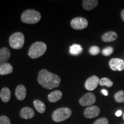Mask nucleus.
Instances as JSON below:
<instances>
[{
	"label": "nucleus",
	"mask_w": 124,
	"mask_h": 124,
	"mask_svg": "<svg viewBox=\"0 0 124 124\" xmlns=\"http://www.w3.org/2000/svg\"><path fill=\"white\" fill-rule=\"evenodd\" d=\"M38 81L41 86L48 90L57 88L59 86L61 79L58 75L43 69L39 72Z\"/></svg>",
	"instance_id": "nucleus-1"
},
{
	"label": "nucleus",
	"mask_w": 124,
	"mask_h": 124,
	"mask_svg": "<svg viewBox=\"0 0 124 124\" xmlns=\"http://www.w3.org/2000/svg\"><path fill=\"white\" fill-rule=\"evenodd\" d=\"M40 19H41L40 13L33 9H28L25 10L21 16V21L25 24H36L38 23Z\"/></svg>",
	"instance_id": "nucleus-2"
},
{
	"label": "nucleus",
	"mask_w": 124,
	"mask_h": 124,
	"mask_svg": "<svg viewBox=\"0 0 124 124\" xmlns=\"http://www.w3.org/2000/svg\"><path fill=\"white\" fill-rule=\"evenodd\" d=\"M46 46L44 43L38 42L34 43L29 48L28 55L32 59H38L43 55L46 52Z\"/></svg>",
	"instance_id": "nucleus-3"
},
{
	"label": "nucleus",
	"mask_w": 124,
	"mask_h": 124,
	"mask_svg": "<svg viewBox=\"0 0 124 124\" xmlns=\"http://www.w3.org/2000/svg\"><path fill=\"white\" fill-rule=\"evenodd\" d=\"M71 109L67 108H61L55 110L52 113V118L55 122H60L66 120L71 115Z\"/></svg>",
	"instance_id": "nucleus-4"
},
{
	"label": "nucleus",
	"mask_w": 124,
	"mask_h": 124,
	"mask_svg": "<svg viewBox=\"0 0 124 124\" xmlns=\"http://www.w3.org/2000/svg\"><path fill=\"white\" fill-rule=\"evenodd\" d=\"M9 44L12 48L19 49L23 48L25 42L24 35L21 32H16L9 38Z\"/></svg>",
	"instance_id": "nucleus-5"
},
{
	"label": "nucleus",
	"mask_w": 124,
	"mask_h": 124,
	"mask_svg": "<svg viewBox=\"0 0 124 124\" xmlns=\"http://www.w3.org/2000/svg\"><path fill=\"white\" fill-rule=\"evenodd\" d=\"M88 26V21L83 17H76L71 21V27L75 30H82Z\"/></svg>",
	"instance_id": "nucleus-6"
},
{
	"label": "nucleus",
	"mask_w": 124,
	"mask_h": 124,
	"mask_svg": "<svg viewBox=\"0 0 124 124\" xmlns=\"http://www.w3.org/2000/svg\"><path fill=\"white\" fill-rule=\"evenodd\" d=\"M96 97L93 93H88L80 98L79 102L82 106H89L95 103Z\"/></svg>",
	"instance_id": "nucleus-7"
},
{
	"label": "nucleus",
	"mask_w": 124,
	"mask_h": 124,
	"mask_svg": "<svg viewBox=\"0 0 124 124\" xmlns=\"http://www.w3.org/2000/svg\"><path fill=\"white\" fill-rule=\"evenodd\" d=\"M100 79L97 76L93 75L89 78L85 82V88L89 91H93L97 87L98 85L100 84Z\"/></svg>",
	"instance_id": "nucleus-8"
},
{
	"label": "nucleus",
	"mask_w": 124,
	"mask_h": 124,
	"mask_svg": "<svg viewBox=\"0 0 124 124\" xmlns=\"http://www.w3.org/2000/svg\"><path fill=\"white\" fill-rule=\"evenodd\" d=\"M109 66L113 71H121L124 69V61L119 58H113L109 61Z\"/></svg>",
	"instance_id": "nucleus-9"
},
{
	"label": "nucleus",
	"mask_w": 124,
	"mask_h": 124,
	"mask_svg": "<svg viewBox=\"0 0 124 124\" xmlns=\"http://www.w3.org/2000/svg\"><path fill=\"white\" fill-rule=\"evenodd\" d=\"M100 113V109L97 106H91L85 110L84 116L87 118H93L97 117Z\"/></svg>",
	"instance_id": "nucleus-10"
},
{
	"label": "nucleus",
	"mask_w": 124,
	"mask_h": 124,
	"mask_svg": "<svg viewBox=\"0 0 124 124\" xmlns=\"http://www.w3.org/2000/svg\"><path fill=\"white\" fill-rule=\"evenodd\" d=\"M16 97L19 101H23L27 95V90L23 85H20L17 87L15 91Z\"/></svg>",
	"instance_id": "nucleus-11"
},
{
	"label": "nucleus",
	"mask_w": 124,
	"mask_h": 124,
	"mask_svg": "<svg viewBox=\"0 0 124 124\" xmlns=\"http://www.w3.org/2000/svg\"><path fill=\"white\" fill-rule=\"evenodd\" d=\"M20 116L23 118L28 120V119L32 118L35 116V112L33 110L29 107H25L23 108L20 111Z\"/></svg>",
	"instance_id": "nucleus-12"
},
{
	"label": "nucleus",
	"mask_w": 124,
	"mask_h": 124,
	"mask_svg": "<svg viewBox=\"0 0 124 124\" xmlns=\"http://www.w3.org/2000/svg\"><path fill=\"white\" fill-rule=\"evenodd\" d=\"M10 56V51L7 47L0 49V64L6 63Z\"/></svg>",
	"instance_id": "nucleus-13"
},
{
	"label": "nucleus",
	"mask_w": 124,
	"mask_h": 124,
	"mask_svg": "<svg viewBox=\"0 0 124 124\" xmlns=\"http://www.w3.org/2000/svg\"><path fill=\"white\" fill-rule=\"evenodd\" d=\"M13 67L8 63H5L0 64V75H5L13 72Z\"/></svg>",
	"instance_id": "nucleus-14"
},
{
	"label": "nucleus",
	"mask_w": 124,
	"mask_h": 124,
	"mask_svg": "<svg viewBox=\"0 0 124 124\" xmlns=\"http://www.w3.org/2000/svg\"><path fill=\"white\" fill-rule=\"evenodd\" d=\"M98 4L97 0H84L82 2V5L84 9L86 10H91L94 9Z\"/></svg>",
	"instance_id": "nucleus-15"
},
{
	"label": "nucleus",
	"mask_w": 124,
	"mask_h": 124,
	"mask_svg": "<svg viewBox=\"0 0 124 124\" xmlns=\"http://www.w3.org/2000/svg\"><path fill=\"white\" fill-rule=\"evenodd\" d=\"M117 38V34L115 32L110 31L105 34H103L102 36V40L104 42H111L114 41Z\"/></svg>",
	"instance_id": "nucleus-16"
},
{
	"label": "nucleus",
	"mask_w": 124,
	"mask_h": 124,
	"mask_svg": "<svg viewBox=\"0 0 124 124\" xmlns=\"http://www.w3.org/2000/svg\"><path fill=\"white\" fill-rule=\"evenodd\" d=\"M62 93L59 90H55L51 93L48 95V100L49 102L54 103L59 101L62 97Z\"/></svg>",
	"instance_id": "nucleus-17"
},
{
	"label": "nucleus",
	"mask_w": 124,
	"mask_h": 124,
	"mask_svg": "<svg viewBox=\"0 0 124 124\" xmlns=\"http://www.w3.org/2000/svg\"><path fill=\"white\" fill-rule=\"evenodd\" d=\"M0 97H1V100L4 102H8L10 100L11 97V93L10 90L8 87H4L1 90L0 93Z\"/></svg>",
	"instance_id": "nucleus-18"
},
{
	"label": "nucleus",
	"mask_w": 124,
	"mask_h": 124,
	"mask_svg": "<svg viewBox=\"0 0 124 124\" xmlns=\"http://www.w3.org/2000/svg\"><path fill=\"white\" fill-rule=\"evenodd\" d=\"M33 105L36 110L38 111L39 113H44L46 111V106L45 104L42 101L39 100H35L33 101Z\"/></svg>",
	"instance_id": "nucleus-19"
},
{
	"label": "nucleus",
	"mask_w": 124,
	"mask_h": 124,
	"mask_svg": "<svg viewBox=\"0 0 124 124\" xmlns=\"http://www.w3.org/2000/svg\"><path fill=\"white\" fill-rule=\"evenodd\" d=\"M83 48L80 45L74 44L70 48V52L73 55H78L82 52Z\"/></svg>",
	"instance_id": "nucleus-20"
},
{
	"label": "nucleus",
	"mask_w": 124,
	"mask_h": 124,
	"mask_svg": "<svg viewBox=\"0 0 124 124\" xmlns=\"http://www.w3.org/2000/svg\"><path fill=\"white\" fill-rule=\"evenodd\" d=\"M114 100L118 103H124V91L120 90L114 94Z\"/></svg>",
	"instance_id": "nucleus-21"
},
{
	"label": "nucleus",
	"mask_w": 124,
	"mask_h": 124,
	"mask_svg": "<svg viewBox=\"0 0 124 124\" xmlns=\"http://www.w3.org/2000/svg\"><path fill=\"white\" fill-rule=\"evenodd\" d=\"M100 85L101 86H105L108 87H110L113 86V82L107 78H103L101 79L100 80Z\"/></svg>",
	"instance_id": "nucleus-22"
},
{
	"label": "nucleus",
	"mask_w": 124,
	"mask_h": 124,
	"mask_svg": "<svg viewBox=\"0 0 124 124\" xmlns=\"http://www.w3.org/2000/svg\"><path fill=\"white\" fill-rule=\"evenodd\" d=\"M113 51H114V49L111 46H108L106 47L102 50V53L104 56H110L113 54Z\"/></svg>",
	"instance_id": "nucleus-23"
},
{
	"label": "nucleus",
	"mask_w": 124,
	"mask_h": 124,
	"mask_svg": "<svg viewBox=\"0 0 124 124\" xmlns=\"http://www.w3.org/2000/svg\"><path fill=\"white\" fill-rule=\"evenodd\" d=\"M100 49L98 46H92L91 47H90L89 50V52L90 54H91V55L95 56V55H97L100 54Z\"/></svg>",
	"instance_id": "nucleus-24"
},
{
	"label": "nucleus",
	"mask_w": 124,
	"mask_h": 124,
	"mask_svg": "<svg viewBox=\"0 0 124 124\" xmlns=\"http://www.w3.org/2000/svg\"><path fill=\"white\" fill-rule=\"evenodd\" d=\"M0 124H10V121L7 116H2L0 117Z\"/></svg>",
	"instance_id": "nucleus-25"
},
{
	"label": "nucleus",
	"mask_w": 124,
	"mask_h": 124,
	"mask_svg": "<svg viewBox=\"0 0 124 124\" xmlns=\"http://www.w3.org/2000/svg\"><path fill=\"white\" fill-rule=\"evenodd\" d=\"M93 124H108V121L106 118H101L96 120Z\"/></svg>",
	"instance_id": "nucleus-26"
},
{
	"label": "nucleus",
	"mask_w": 124,
	"mask_h": 124,
	"mask_svg": "<svg viewBox=\"0 0 124 124\" xmlns=\"http://www.w3.org/2000/svg\"><path fill=\"white\" fill-rule=\"evenodd\" d=\"M122 111L121 110H118L117 112L116 113V116H117V117H120L122 115Z\"/></svg>",
	"instance_id": "nucleus-27"
},
{
	"label": "nucleus",
	"mask_w": 124,
	"mask_h": 124,
	"mask_svg": "<svg viewBox=\"0 0 124 124\" xmlns=\"http://www.w3.org/2000/svg\"><path fill=\"white\" fill-rule=\"evenodd\" d=\"M101 92H102V94H103L104 95H105V96L108 95V91L106 90H105V89L102 90Z\"/></svg>",
	"instance_id": "nucleus-28"
},
{
	"label": "nucleus",
	"mask_w": 124,
	"mask_h": 124,
	"mask_svg": "<svg viewBox=\"0 0 124 124\" xmlns=\"http://www.w3.org/2000/svg\"><path fill=\"white\" fill-rule=\"evenodd\" d=\"M121 16L122 19V20H123L124 22V10H122L121 14Z\"/></svg>",
	"instance_id": "nucleus-29"
},
{
	"label": "nucleus",
	"mask_w": 124,
	"mask_h": 124,
	"mask_svg": "<svg viewBox=\"0 0 124 124\" xmlns=\"http://www.w3.org/2000/svg\"><path fill=\"white\" fill-rule=\"evenodd\" d=\"M123 119H124V114H123Z\"/></svg>",
	"instance_id": "nucleus-30"
}]
</instances>
